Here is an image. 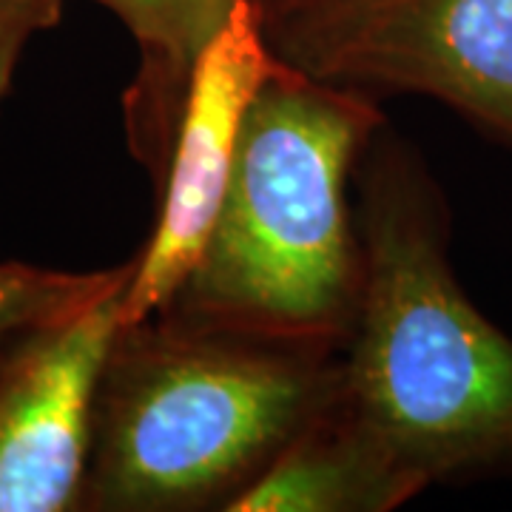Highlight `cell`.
I'll return each instance as SVG.
<instances>
[{"mask_svg":"<svg viewBox=\"0 0 512 512\" xmlns=\"http://www.w3.org/2000/svg\"><path fill=\"white\" fill-rule=\"evenodd\" d=\"M362 296L342 402L427 487L512 476V333L461 288L427 163L379 128L356 168Z\"/></svg>","mask_w":512,"mask_h":512,"instance_id":"cell-1","label":"cell"},{"mask_svg":"<svg viewBox=\"0 0 512 512\" xmlns=\"http://www.w3.org/2000/svg\"><path fill=\"white\" fill-rule=\"evenodd\" d=\"M379 128L373 94L276 60L245 117L208 245L163 313L282 345L345 348L362 296L350 183Z\"/></svg>","mask_w":512,"mask_h":512,"instance_id":"cell-2","label":"cell"},{"mask_svg":"<svg viewBox=\"0 0 512 512\" xmlns=\"http://www.w3.org/2000/svg\"><path fill=\"white\" fill-rule=\"evenodd\" d=\"M339 393L342 350L171 313L123 325L97 390L80 510H228Z\"/></svg>","mask_w":512,"mask_h":512,"instance_id":"cell-3","label":"cell"},{"mask_svg":"<svg viewBox=\"0 0 512 512\" xmlns=\"http://www.w3.org/2000/svg\"><path fill=\"white\" fill-rule=\"evenodd\" d=\"M262 20L296 72L433 97L512 148V0H268Z\"/></svg>","mask_w":512,"mask_h":512,"instance_id":"cell-4","label":"cell"},{"mask_svg":"<svg viewBox=\"0 0 512 512\" xmlns=\"http://www.w3.org/2000/svg\"><path fill=\"white\" fill-rule=\"evenodd\" d=\"M274 66L262 0H239L188 80L171 154L157 180V220L140 254L131 256L123 325L168 311L197 268L234 174L248 109Z\"/></svg>","mask_w":512,"mask_h":512,"instance_id":"cell-5","label":"cell"},{"mask_svg":"<svg viewBox=\"0 0 512 512\" xmlns=\"http://www.w3.org/2000/svg\"><path fill=\"white\" fill-rule=\"evenodd\" d=\"M128 279L29 333L0 362V512L83 507L97 390L123 328Z\"/></svg>","mask_w":512,"mask_h":512,"instance_id":"cell-6","label":"cell"},{"mask_svg":"<svg viewBox=\"0 0 512 512\" xmlns=\"http://www.w3.org/2000/svg\"><path fill=\"white\" fill-rule=\"evenodd\" d=\"M424 490L427 481L339 393L225 512H390Z\"/></svg>","mask_w":512,"mask_h":512,"instance_id":"cell-7","label":"cell"},{"mask_svg":"<svg viewBox=\"0 0 512 512\" xmlns=\"http://www.w3.org/2000/svg\"><path fill=\"white\" fill-rule=\"evenodd\" d=\"M114 12L140 49V69L123 97L131 154L163 177L188 80L239 0H94Z\"/></svg>","mask_w":512,"mask_h":512,"instance_id":"cell-8","label":"cell"},{"mask_svg":"<svg viewBox=\"0 0 512 512\" xmlns=\"http://www.w3.org/2000/svg\"><path fill=\"white\" fill-rule=\"evenodd\" d=\"M131 276V259L106 271H55L0 262V362L29 333L83 311Z\"/></svg>","mask_w":512,"mask_h":512,"instance_id":"cell-9","label":"cell"},{"mask_svg":"<svg viewBox=\"0 0 512 512\" xmlns=\"http://www.w3.org/2000/svg\"><path fill=\"white\" fill-rule=\"evenodd\" d=\"M60 15L63 12L46 0H0V111L12 94L29 40L43 29H52Z\"/></svg>","mask_w":512,"mask_h":512,"instance_id":"cell-10","label":"cell"},{"mask_svg":"<svg viewBox=\"0 0 512 512\" xmlns=\"http://www.w3.org/2000/svg\"><path fill=\"white\" fill-rule=\"evenodd\" d=\"M46 3H49V6H55V9H60V12H63V3H66V0H46Z\"/></svg>","mask_w":512,"mask_h":512,"instance_id":"cell-11","label":"cell"},{"mask_svg":"<svg viewBox=\"0 0 512 512\" xmlns=\"http://www.w3.org/2000/svg\"><path fill=\"white\" fill-rule=\"evenodd\" d=\"M262 3H268V0H262Z\"/></svg>","mask_w":512,"mask_h":512,"instance_id":"cell-12","label":"cell"}]
</instances>
